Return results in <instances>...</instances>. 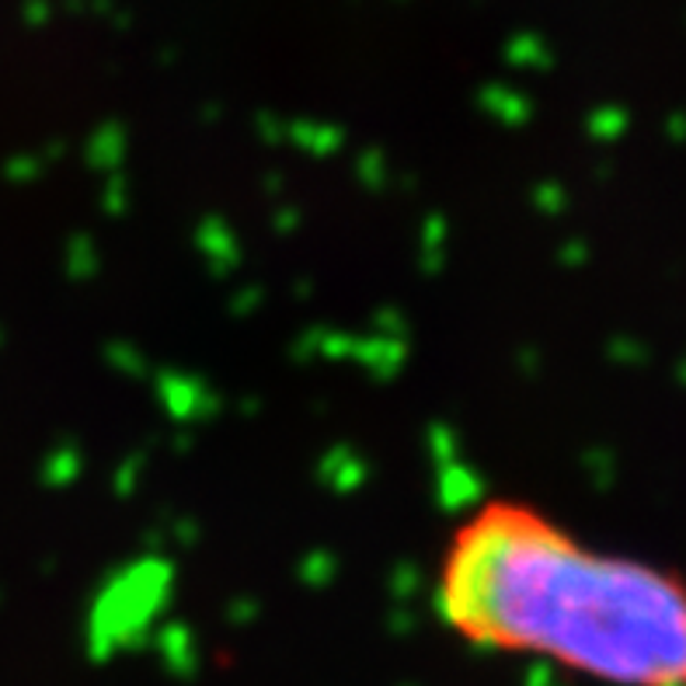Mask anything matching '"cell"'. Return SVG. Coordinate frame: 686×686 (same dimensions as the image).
Returning a JSON list of instances; mask_svg holds the SVG:
<instances>
[{
	"mask_svg": "<svg viewBox=\"0 0 686 686\" xmlns=\"http://www.w3.org/2000/svg\"><path fill=\"white\" fill-rule=\"evenodd\" d=\"M435 609L456 638L606 686H686V575L491 499L450 530Z\"/></svg>",
	"mask_w": 686,
	"mask_h": 686,
	"instance_id": "obj_1",
	"label": "cell"
}]
</instances>
